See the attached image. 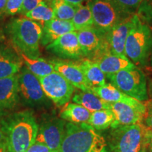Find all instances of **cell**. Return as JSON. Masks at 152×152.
Returning <instances> with one entry per match:
<instances>
[{"label":"cell","mask_w":152,"mask_h":152,"mask_svg":"<svg viewBox=\"0 0 152 152\" xmlns=\"http://www.w3.org/2000/svg\"><path fill=\"white\" fill-rule=\"evenodd\" d=\"M8 140V152H26L35 142L38 125L33 111L11 113L0 118Z\"/></svg>","instance_id":"cell-1"},{"label":"cell","mask_w":152,"mask_h":152,"mask_svg":"<svg viewBox=\"0 0 152 152\" xmlns=\"http://www.w3.org/2000/svg\"><path fill=\"white\" fill-rule=\"evenodd\" d=\"M106 147L104 138L88 123H66L58 152H106Z\"/></svg>","instance_id":"cell-2"},{"label":"cell","mask_w":152,"mask_h":152,"mask_svg":"<svg viewBox=\"0 0 152 152\" xmlns=\"http://www.w3.org/2000/svg\"><path fill=\"white\" fill-rule=\"evenodd\" d=\"M7 32L15 49L31 58H39L42 35L40 25L26 17L13 18L7 24Z\"/></svg>","instance_id":"cell-3"},{"label":"cell","mask_w":152,"mask_h":152,"mask_svg":"<svg viewBox=\"0 0 152 152\" xmlns=\"http://www.w3.org/2000/svg\"><path fill=\"white\" fill-rule=\"evenodd\" d=\"M152 49V32L147 24L141 21L137 14L134 15V23L127 37L125 54L139 65L144 66Z\"/></svg>","instance_id":"cell-4"},{"label":"cell","mask_w":152,"mask_h":152,"mask_svg":"<svg viewBox=\"0 0 152 152\" xmlns=\"http://www.w3.org/2000/svg\"><path fill=\"white\" fill-rule=\"evenodd\" d=\"M147 127L143 123L119 125L111 128L109 144L112 152H141Z\"/></svg>","instance_id":"cell-5"},{"label":"cell","mask_w":152,"mask_h":152,"mask_svg":"<svg viewBox=\"0 0 152 152\" xmlns=\"http://www.w3.org/2000/svg\"><path fill=\"white\" fill-rule=\"evenodd\" d=\"M111 84L118 90L140 102L148 99L147 80L140 68L136 66L106 75Z\"/></svg>","instance_id":"cell-6"},{"label":"cell","mask_w":152,"mask_h":152,"mask_svg":"<svg viewBox=\"0 0 152 152\" xmlns=\"http://www.w3.org/2000/svg\"><path fill=\"white\" fill-rule=\"evenodd\" d=\"M90 5L94 27L105 35L115 25L130 16L123 13L113 0H94Z\"/></svg>","instance_id":"cell-7"},{"label":"cell","mask_w":152,"mask_h":152,"mask_svg":"<svg viewBox=\"0 0 152 152\" xmlns=\"http://www.w3.org/2000/svg\"><path fill=\"white\" fill-rule=\"evenodd\" d=\"M19 96L28 106H39L47 102V96L42 90L39 80L26 66H22L18 74Z\"/></svg>","instance_id":"cell-8"},{"label":"cell","mask_w":152,"mask_h":152,"mask_svg":"<svg viewBox=\"0 0 152 152\" xmlns=\"http://www.w3.org/2000/svg\"><path fill=\"white\" fill-rule=\"evenodd\" d=\"M39 80L47 97L56 106H62L71 100L75 88L59 73L54 71Z\"/></svg>","instance_id":"cell-9"},{"label":"cell","mask_w":152,"mask_h":152,"mask_svg":"<svg viewBox=\"0 0 152 152\" xmlns=\"http://www.w3.org/2000/svg\"><path fill=\"white\" fill-rule=\"evenodd\" d=\"M77 39L84 56L95 61L102 55L111 51L106 35L94 26L77 31Z\"/></svg>","instance_id":"cell-10"},{"label":"cell","mask_w":152,"mask_h":152,"mask_svg":"<svg viewBox=\"0 0 152 152\" xmlns=\"http://www.w3.org/2000/svg\"><path fill=\"white\" fill-rule=\"evenodd\" d=\"M65 126L64 120L45 116L38 126L35 142L46 144L53 152H58L65 134Z\"/></svg>","instance_id":"cell-11"},{"label":"cell","mask_w":152,"mask_h":152,"mask_svg":"<svg viewBox=\"0 0 152 152\" xmlns=\"http://www.w3.org/2000/svg\"><path fill=\"white\" fill-rule=\"evenodd\" d=\"M111 109L115 115V121L112 124L111 128H116L119 125L139 124L144 119L147 108L145 104L140 101L134 103L128 104L124 102H115L111 104Z\"/></svg>","instance_id":"cell-12"},{"label":"cell","mask_w":152,"mask_h":152,"mask_svg":"<svg viewBox=\"0 0 152 152\" xmlns=\"http://www.w3.org/2000/svg\"><path fill=\"white\" fill-rule=\"evenodd\" d=\"M47 49L66 59L80 60L84 57L76 31L66 33L57 38L47 45Z\"/></svg>","instance_id":"cell-13"},{"label":"cell","mask_w":152,"mask_h":152,"mask_svg":"<svg viewBox=\"0 0 152 152\" xmlns=\"http://www.w3.org/2000/svg\"><path fill=\"white\" fill-rule=\"evenodd\" d=\"M19 99L18 74L0 79V118L11 113Z\"/></svg>","instance_id":"cell-14"},{"label":"cell","mask_w":152,"mask_h":152,"mask_svg":"<svg viewBox=\"0 0 152 152\" xmlns=\"http://www.w3.org/2000/svg\"><path fill=\"white\" fill-rule=\"evenodd\" d=\"M49 61L54 66V71L64 76L74 87L83 92H92V87L87 81L78 64L59 59H53Z\"/></svg>","instance_id":"cell-15"},{"label":"cell","mask_w":152,"mask_h":152,"mask_svg":"<svg viewBox=\"0 0 152 152\" xmlns=\"http://www.w3.org/2000/svg\"><path fill=\"white\" fill-rule=\"evenodd\" d=\"M134 15H130L115 25L106 34V39L109 42L110 49L113 54L121 56H126L125 43L129 32L134 23Z\"/></svg>","instance_id":"cell-16"},{"label":"cell","mask_w":152,"mask_h":152,"mask_svg":"<svg viewBox=\"0 0 152 152\" xmlns=\"http://www.w3.org/2000/svg\"><path fill=\"white\" fill-rule=\"evenodd\" d=\"M41 43L47 46L63 35L75 31L71 20H64L54 18L45 23L42 26Z\"/></svg>","instance_id":"cell-17"},{"label":"cell","mask_w":152,"mask_h":152,"mask_svg":"<svg viewBox=\"0 0 152 152\" xmlns=\"http://www.w3.org/2000/svg\"><path fill=\"white\" fill-rule=\"evenodd\" d=\"M102 71L107 75L116 73L122 70L134 67V64L127 56H121L109 51L95 61Z\"/></svg>","instance_id":"cell-18"},{"label":"cell","mask_w":152,"mask_h":152,"mask_svg":"<svg viewBox=\"0 0 152 152\" xmlns=\"http://www.w3.org/2000/svg\"><path fill=\"white\" fill-rule=\"evenodd\" d=\"M92 92L101 99L110 104L115 102L131 104L137 101L135 99L125 94L111 83L106 84L104 86L92 87Z\"/></svg>","instance_id":"cell-19"},{"label":"cell","mask_w":152,"mask_h":152,"mask_svg":"<svg viewBox=\"0 0 152 152\" xmlns=\"http://www.w3.org/2000/svg\"><path fill=\"white\" fill-rule=\"evenodd\" d=\"M77 64L92 88L94 87L104 86L106 84L105 74L96 63L88 58H84Z\"/></svg>","instance_id":"cell-20"},{"label":"cell","mask_w":152,"mask_h":152,"mask_svg":"<svg viewBox=\"0 0 152 152\" xmlns=\"http://www.w3.org/2000/svg\"><path fill=\"white\" fill-rule=\"evenodd\" d=\"M20 58L29 71L35 75L38 78L45 77L54 71V66L50 61H47L42 58H31L16 49Z\"/></svg>","instance_id":"cell-21"},{"label":"cell","mask_w":152,"mask_h":152,"mask_svg":"<svg viewBox=\"0 0 152 152\" xmlns=\"http://www.w3.org/2000/svg\"><path fill=\"white\" fill-rule=\"evenodd\" d=\"M74 103L84 106L91 113L104 109H111V104L101 99L93 92H82L76 93L73 99Z\"/></svg>","instance_id":"cell-22"},{"label":"cell","mask_w":152,"mask_h":152,"mask_svg":"<svg viewBox=\"0 0 152 152\" xmlns=\"http://www.w3.org/2000/svg\"><path fill=\"white\" fill-rule=\"evenodd\" d=\"M22 66L21 59L7 49L0 55V79L18 74Z\"/></svg>","instance_id":"cell-23"},{"label":"cell","mask_w":152,"mask_h":152,"mask_svg":"<svg viewBox=\"0 0 152 152\" xmlns=\"http://www.w3.org/2000/svg\"><path fill=\"white\" fill-rule=\"evenodd\" d=\"M92 113L84 106L75 103L68 104L61 111V118L73 123H88Z\"/></svg>","instance_id":"cell-24"},{"label":"cell","mask_w":152,"mask_h":152,"mask_svg":"<svg viewBox=\"0 0 152 152\" xmlns=\"http://www.w3.org/2000/svg\"><path fill=\"white\" fill-rule=\"evenodd\" d=\"M115 115L111 109H104L92 112L88 124L97 130H103L111 127L115 121Z\"/></svg>","instance_id":"cell-25"},{"label":"cell","mask_w":152,"mask_h":152,"mask_svg":"<svg viewBox=\"0 0 152 152\" xmlns=\"http://www.w3.org/2000/svg\"><path fill=\"white\" fill-rule=\"evenodd\" d=\"M71 21L75 27V31H78L84 28L93 27L94 21L90 4L86 6H80L76 10Z\"/></svg>","instance_id":"cell-26"},{"label":"cell","mask_w":152,"mask_h":152,"mask_svg":"<svg viewBox=\"0 0 152 152\" xmlns=\"http://www.w3.org/2000/svg\"><path fill=\"white\" fill-rule=\"evenodd\" d=\"M25 16L27 18L30 19L37 23H39L42 26H43L46 22L55 18L52 8L49 7L45 1L41 2L35 9L29 11Z\"/></svg>","instance_id":"cell-27"},{"label":"cell","mask_w":152,"mask_h":152,"mask_svg":"<svg viewBox=\"0 0 152 152\" xmlns=\"http://www.w3.org/2000/svg\"><path fill=\"white\" fill-rule=\"evenodd\" d=\"M51 4L55 18L64 20H72L79 7L66 2L64 0H52Z\"/></svg>","instance_id":"cell-28"},{"label":"cell","mask_w":152,"mask_h":152,"mask_svg":"<svg viewBox=\"0 0 152 152\" xmlns=\"http://www.w3.org/2000/svg\"><path fill=\"white\" fill-rule=\"evenodd\" d=\"M119 9L127 15L135 14L144 0H113Z\"/></svg>","instance_id":"cell-29"},{"label":"cell","mask_w":152,"mask_h":152,"mask_svg":"<svg viewBox=\"0 0 152 152\" xmlns=\"http://www.w3.org/2000/svg\"><path fill=\"white\" fill-rule=\"evenodd\" d=\"M23 0H7L4 14L13 16L18 14Z\"/></svg>","instance_id":"cell-30"},{"label":"cell","mask_w":152,"mask_h":152,"mask_svg":"<svg viewBox=\"0 0 152 152\" xmlns=\"http://www.w3.org/2000/svg\"><path fill=\"white\" fill-rule=\"evenodd\" d=\"M42 1H45V0H23V2L19 10L18 14L26 15L29 11L35 9Z\"/></svg>","instance_id":"cell-31"},{"label":"cell","mask_w":152,"mask_h":152,"mask_svg":"<svg viewBox=\"0 0 152 152\" xmlns=\"http://www.w3.org/2000/svg\"><path fill=\"white\" fill-rule=\"evenodd\" d=\"M0 152H8V140L0 121Z\"/></svg>","instance_id":"cell-32"},{"label":"cell","mask_w":152,"mask_h":152,"mask_svg":"<svg viewBox=\"0 0 152 152\" xmlns=\"http://www.w3.org/2000/svg\"><path fill=\"white\" fill-rule=\"evenodd\" d=\"M26 152H53L46 144L40 142H35L33 145L27 150Z\"/></svg>","instance_id":"cell-33"},{"label":"cell","mask_w":152,"mask_h":152,"mask_svg":"<svg viewBox=\"0 0 152 152\" xmlns=\"http://www.w3.org/2000/svg\"><path fill=\"white\" fill-rule=\"evenodd\" d=\"M147 108L145 116H144V122L146 126L152 130V102H148L147 105H145Z\"/></svg>","instance_id":"cell-34"},{"label":"cell","mask_w":152,"mask_h":152,"mask_svg":"<svg viewBox=\"0 0 152 152\" xmlns=\"http://www.w3.org/2000/svg\"><path fill=\"white\" fill-rule=\"evenodd\" d=\"M144 147L149 152H152V130L147 128L145 134Z\"/></svg>","instance_id":"cell-35"},{"label":"cell","mask_w":152,"mask_h":152,"mask_svg":"<svg viewBox=\"0 0 152 152\" xmlns=\"http://www.w3.org/2000/svg\"><path fill=\"white\" fill-rule=\"evenodd\" d=\"M64 1L75 7H80V6H82V4L85 0H64Z\"/></svg>","instance_id":"cell-36"},{"label":"cell","mask_w":152,"mask_h":152,"mask_svg":"<svg viewBox=\"0 0 152 152\" xmlns=\"http://www.w3.org/2000/svg\"><path fill=\"white\" fill-rule=\"evenodd\" d=\"M7 0H0V16L4 14Z\"/></svg>","instance_id":"cell-37"},{"label":"cell","mask_w":152,"mask_h":152,"mask_svg":"<svg viewBox=\"0 0 152 152\" xmlns=\"http://www.w3.org/2000/svg\"><path fill=\"white\" fill-rule=\"evenodd\" d=\"M6 48H4V47H1V46H0V55H1V54H2V53L4 52H5V50H6Z\"/></svg>","instance_id":"cell-38"},{"label":"cell","mask_w":152,"mask_h":152,"mask_svg":"<svg viewBox=\"0 0 152 152\" xmlns=\"http://www.w3.org/2000/svg\"><path fill=\"white\" fill-rule=\"evenodd\" d=\"M4 38V36L2 35V33L1 32V30H0V41H1Z\"/></svg>","instance_id":"cell-39"},{"label":"cell","mask_w":152,"mask_h":152,"mask_svg":"<svg viewBox=\"0 0 152 152\" xmlns=\"http://www.w3.org/2000/svg\"><path fill=\"white\" fill-rule=\"evenodd\" d=\"M141 152H149V151H147V150L145 149V148H144V147H143V149H142V151H141Z\"/></svg>","instance_id":"cell-40"},{"label":"cell","mask_w":152,"mask_h":152,"mask_svg":"<svg viewBox=\"0 0 152 152\" xmlns=\"http://www.w3.org/2000/svg\"><path fill=\"white\" fill-rule=\"evenodd\" d=\"M151 65H152V56H151Z\"/></svg>","instance_id":"cell-41"},{"label":"cell","mask_w":152,"mask_h":152,"mask_svg":"<svg viewBox=\"0 0 152 152\" xmlns=\"http://www.w3.org/2000/svg\"><path fill=\"white\" fill-rule=\"evenodd\" d=\"M151 20H152V14H151Z\"/></svg>","instance_id":"cell-42"}]
</instances>
